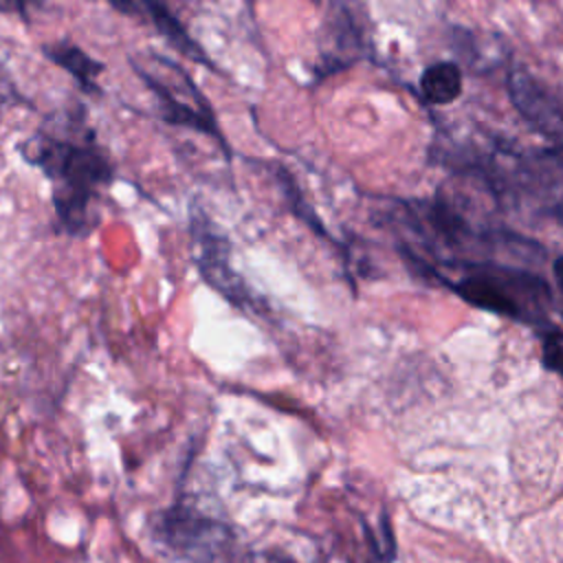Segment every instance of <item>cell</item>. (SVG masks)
<instances>
[{
	"mask_svg": "<svg viewBox=\"0 0 563 563\" xmlns=\"http://www.w3.org/2000/svg\"><path fill=\"white\" fill-rule=\"evenodd\" d=\"M446 284L471 306L517 321H539L550 306L548 284L539 275L515 266L471 264Z\"/></svg>",
	"mask_w": 563,
	"mask_h": 563,
	"instance_id": "cell-2",
	"label": "cell"
},
{
	"mask_svg": "<svg viewBox=\"0 0 563 563\" xmlns=\"http://www.w3.org/2000/svg\"><path fill=\"white\" fill-rule=\"evenodd\" d=\"M363 53V31L350 7L332 4L321 31V57L317 75H330L350 66Z\"/></svg>",
	"mask_w": 563,
	"mask_h": 563,
	"instance_id": "cell-7",
	"label": "cell"
},
{
	"mask_svg": "<svg viewBox=\"0 0 563 563\" xmlns=\"http://www.w3.org/2000/svg\"><path fill=\"white\" fill-rule=\"evenodd\" d=\"M191 233L202 277L240 308H255V299L251 297L249 288L229 266V242L218 231H213L202 213H194Z\"/></svg>",
	"mask_w": 563,
	"mask_h": 563,
	"instance_id": "cell-5",
	"label": "cell"
},
{
	"mask_svg": "<svg viewBox=\"0 0 563 563\" xmlns=\"http://www.w3.org/2000/svg\"><path fill=\"white\" fill-rule=\"evenodd\" d=\"M508 95L517 112L543 136L563 143V99L526 70L508 75Z\"/></svg>",
	"mask_w": 563,
	"mask_h": 563,
	"instance_id": "cell-6",
	"label": "cell"
},
{
	"mask_svg": "<svg viewBox=\"0 0 563 563\" xmlns=\"http://www.w3.org/2000/svg\"><path fill=\"white\" fill-rule=\"evenodd\" d=\"M24 158L53 183V205L59 224L70 235H84L97 222L92 202L112 180L108 156L88 139L37 132L24 143Z\"/></svg>",
	"mask_w": 563,
	"mask_h": 563,
	"instance_id": "cell-1",
	"label": "cell"
},
{
	"mask_svg": "<svg viewBox=\"0 0 563 563\" xmlns=\"http://www.w3.org/2000/svg\"><path fill=\"white\" fill-rule=\"evenodd\" d=\"M150 539L176 563H238V537L229 523L189 504H174L150 519Z\"/></svg>",
	"mask_w": 563,
	"mask_h": 563,
	"instance_id": "cell-3",
	"label": "cell"
},
{
	"mask_svg": "<svg viewBox=\"0 0 563 563\" xmlns=\"http://www.w3.org/2000/svg\"><path fill=\"white\" fill-rule=\"evenodd\" d=\"M114 7L125 13H145L152 20V24L163 33V37L169 40V44L174 48H178L183 55H187L196 62H207L205 51L191 40L187 29L165 4H161V2H139V4L136 2H114Z\"/></svg>",
	"mask_w": 563,
	"mask_h": 563,
	"instance_id": "cell-8",
	"label": "cell"
},
{
	"mask_svg": "<svg viewBox=\"0 0 563 563\" xmlns=\"http://www.w3.org/2000/svg\"><path fill=\"white\" fill-rule=\"evenodd\" d=\"M420 92L433 106H449L462 95V70L455 62H435L420 75Z\"/></svg>",
	"mask_w": 563,
	"mask_h": 563,
	"instance_id": "cell-9",
	"label": "cell"
},
{
	"mask_svg": "<svg viewBox=\"0 0 563 563\" xmlns=\"http://www.w3.org/2000/svg\"><path fill=\"white\" fill-rule=\"evenodd\" d=\"M132 66L136 68V73L145 79V84L156 95L161 114H163V119L167 123L185 125V128H191L196 132L211 134L213 139H220V143H222V134L218 130V123H216L211 106L198 92L194 81L187 75L180 73L178 66H176V81L163 79L156 73H152L150 68L139 66L136 62H132Z\"/></svg>",
	"mask_w": 563,
	"mask_h": 563,
	"instance_id": "cell-4",
	"label": "cell"
},
{
	"mask_svg": "<svg viewBox=\"0 0 563 563\" xmlns=\"http://www.w3.org/2000/svg\"><path fill=\"white\" fill-rule=\"evenodd\" d=\"M543 365L552 372H556L559 376H563V332H545L543 334Z\"/></svg>",
	"mask_w": 563,
	"mask_h": 563,
	"instance_id": "cell-11",
	"label": "cell"
},
{
	"mask_svg": "<svg viewBox=\"0 0 563 563\" xmlns=\"http://www.w3.org/2000/svg\"><path fill=\"white\" fill-rule=\"evenodd\" d=\"M238 563H297L290 554L282 552V550H255V552H249L244 556H240Z\"/></svg>",
	"mask_w": 563,
	"mask_h": 563,
	"instance_id": "cell-12",
	"label": "cell"
},
{
	"mask_svg": "<svg viewBox=\"0 0 563 563\" xmlns=\"http://www.w3.org/2000/svg\"><path fill=\"white\" fill-rule=\"evenodd\" d=\"M554 277H556V284H559L561 292H563V257H556V262H554Z\"/></svg>",
	"mask_w": 563,
	"mask_h": 563,
	"instance_id": "cell-13",
	"label": "cell"
},
{
	"mask_svg": "<svg viewBox=\"0 0 563 563\" xmlns=\"http://www.w3.org/2000/svg\"><path fill=\"white\" fill-rule=\"evenodd\" d=\"M42 51L51 62L66 68L84 86V90L97 88V77L103 66L97 59H92L86 51H81L79 46H75L70 42H55V44L44 46Z\"/></svg>",
	"mask_w": 563,
	"mask_h": 563,
	"instance_id": "cell-10",
	"label": "cell"
}]
</instances>
